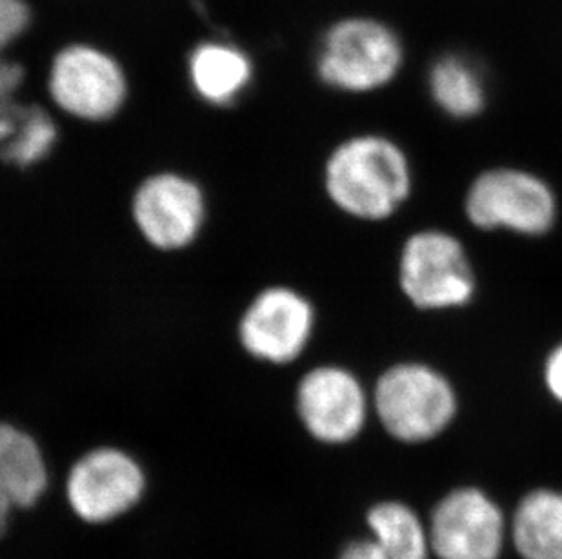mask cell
Here are the masks:
<instances>
[{"instance_id": "18", "label": "cell", "mask_w": 562, "mask_h": 559, "mask_svg": "<svg viewBox=\"0 0 562 559\" xmlns=\"http://www.w3.org/2000/svg\"><path fill=\"white\" fill-rule=\"evenodd\" d=\"M26 68L10 54L0 55V146L8 142L24 121L30 104L19 99Z\"/></svg>"}, {"instance_id": "5", "label": "cell", "mask_w": 562, "mask_h": 559, "mask_svg": "<svg viewBox=\"0 0 562 559\" xmlns=\"http://www.w3.org/2000/svg\"><path fill=\"white\" fill-rule=\"evenodd\" d=\"M206 196L176 171L149 174L132 196V220L144 242L165 253L190 248L206 224Z\"/></svg>"}, {"instance_id": "11", "label": "cell", "mask_w": 562, "mask_h": 559, "mask_svg": "<svg viewBox=\"0 0 562 559\" xmlns=\"http://www.w3.org/2000/svg\"><path fill=\"white\" fill-rule=\"evenodd\" d=\"M295 407L304 429L323 444H348L367 423V392L350 370L321 365L301 378Z\"/></svg>"}, {"instance_id": "4", "label": "cell", "mask_w": 562, "mask_h": 559, "mask_svg": "<svg viewBox=\"0 0 562 559\" xmlns=\"http://www.w3.org/2000/svg\"><path fill=\"white\" fill-rule=\"evenodd\" d=\"M130 85L117 58L90 44H71L55 55L48 71V95L75 121H112L127 101Z\"/></svg>"}, {"instance_id": "14", "label": "cell", "mask_w": 562, "mask_h": 559, "mask_svg": "<svg viewBox=\"0 0 562 559\" xmlns=\"http://www.w3.org/2000/svg\"><path fill=\"white\" fill-rule=\"evenodd\" d=\"M191 90L210 106L228 107L250 88L254 64L234 44L202 43L188 57Z\"/></svg>"}, {"instance_id": "1", "label": "cell", "mask_w": 562, "mask_h": 559, "mask_svg": "<svg viewBox=\"0 0 562 559\" xmlns=\"http://www.w3.org/2000/svg\"><path fill=\"white\" fill-rule=\"evenodd\" d=\"M329 201L350 217L384 220L408 198L412 171L397 144L362 135L340 144L324 166Z\"/></svg>"}, {"instance_id": "10", "label": "cell", "mask_w": 562, "mask_h": 559, "mask_svg": "<svg viewBox=\"0 0 562 559\" xmlns=\"http://www.w3.org/2000/svg\"><path fill=\"white\" fill-rule=\"evenodd\" d=\"M143 469L121 448L99 447L86 453L69 470L68 502L85 522L104 523L130 511L143 497Z\"/></svg>"}, {"instance_id": "3", "label": "cell", "mask_w": 562, "mask_h": 559, "mask_svg": "<svg viewBox=\"0 0 562 559\" xmlns=\"http://www.w3.org/2000/svg\"><path fill=\"white\" fill-rule=\"evenodd\" d=\"M373 403L387 433L406 444L436 438L457 412L450 381L420 364H401L387 369L376 384Z\"/></svg>"}, {"instance_id": "9", "label": "cell", "mask_w": 562, "mask_h": 559, "mask_svg": "<svg viewBox=\"0 0 562 559\" xmlns=\"http://www.w3.org/2000/svg\"><path fill=\"white\" fill-rule=\"evenodd\" d=\"M504 538L503 511L475 487L450 492L431 512L428 539L439 559H499Z\"/></svg>"}, {"instance_id": "12", "label": "cell", "mask_w": 562, "mask_h": 559, "mask_svg": "<svg viewBox=\"0 0 562 559\" xmlns=\"http://www.w3.org/2000/svg\"><path fill=\"white\" fill-rule=\"evenodd\" d=\"M48 487V469L37 442L11 423H0V536L13 509L41 500Z\"/></svg>"}, {"instance_id": "17", "label": "cell", "mask_w": 562, "mask_h": 559, "mask_svg": "<svg viewBox=\"0 0 562 559\" xmlns=\"http://www.w3.org/2000/svg\"><path fill=\"white\" fill-rule=\"evenodd\" d=\"M59 142V126L41 104H30L15 135L0 146V160L16 169L41 164Z\"/></svg>"}, {"instance_id": "15", "label": "cell", "mask_w": 562, "mask_h": 559, "mask_svg": "<svg viewBox=\"0 0 562 559\" xmlns=\"http://www.w3.org/2000/svg\"><path fill=\"white\" fill-rule=\"evenodd\" d=\"M512 539L520 558L562 559V492L539 489L522 498Z\"/></svg>"}, {"instance_id": "13", "label": "cell", "mask_w": 562, "mask_h": 559, "mask_svg": "<svg viewBox=\"0 0 562 559\" xmlns=\"http://www.w3.org/2000/svg\"><path fill=\"white\" fill-rule=\"evenodd\" d=\"M372 539L353 541L339 559H428V531L408 505L382 502L368 512Z\"/></svg>"}, {"instance_id": "16", "label": "cell", "mask_w": 562, "mask_h": 559, "mask_svg": "<svg viewBox=\"0 0 562 559\" xmlns=\"http://www.w3.org/2000/svg\"><path fill=\"white\" fill-rule=\"evenodd\" d=\"M428 84L434 101L446 115L472 118L486 104L483 75L472 60L459 55L439 58L431 66Z\"/></svg>"}, {"instance_id": "7", "label": "cell", "mask_w": 562, "mask_h": 559, "mask_svg": "<svg viewBox=\"0 0 562 559\" xmlns=\"http://www.w3.org/2000/svg\"><path fill=\"white\" fill-rule=\"evenodd\" d=\"M315 311L306 296L286 285L259 290L237 323L240 347L260 364L288 365L308 347Z\"/></svg>"}, {"instance_id": "20", "label": "cell", "mask_w": 562, "mask_h": 559, "mask_svg": "<svg viewBox=\"0 0 562 559\" xmlns=\"http://www.w3.org/2000/svg\"><path fill=\"white\" fill-rule=\"evenodd\" d=\"M544 381H547L548 391L562 403V343L548 356L544 365Z\"/></svg>"}, {"instance_id": "2", "label": "cell", "mask_w": 562, "mask_h": 559, "mask_svg": "<svg viewBox=\"0 0 562 559\" xmlns=\"http://www.w3.org/2000/svg\"><path fill=\"white\" fill-rule=\"evenodd\" d=\"M403 58V43L392 27L373 19H345L324 35L317 73L334 90L368 93L390 84Z\"/></svg>"}, {"instance_id": "6", "label": "cell", "mask_w": 562, "mask_h": 559, "mask_svg": "<svg viewBox=\"0 0 562 559\" xmlns=\"http://www.w3.org/2000/svg\"><path fill=\"white\" fill-rule=\"evenodd\" d=\"M467 215L481 229H512L520 235H544L558 215L553 191L536 174L520 169H492L473 182Z\"/></svg>"}, {"instance_id": "8", "label": "cell", "mask_w": 562, "mask_h": 559, "mask_svg": "<svg viewBox=\"0 0 562 559\" xmlns=\"http://www.w3.org/2000/svg\"><path fill=\"white\" fill-rule=\"evenodd\" d=\"M401 287L420 309L467 306L475 278L461 242L442 231L414 235L401 254Z\"/></svg>"}, {"instance_id": "19", "label": "cell", "mask_w": 562, "mask_h": 559, "mask_svg": "<svg viewBox=\"0 0 562 559\" xmlns=\"http://www.w3.org/2000/svg\"><path fill=\"white\" fill-rule=\"evenodd\" d=\"M32 8L27 0H0V55L10 54L32 24Z\"/></svg>"}]
</instances>
